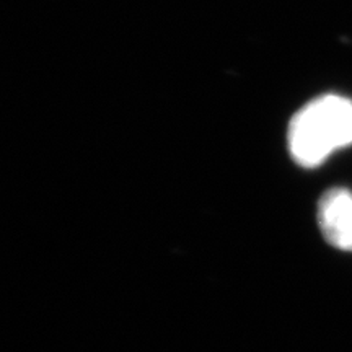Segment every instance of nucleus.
Here are the masks:
<instances>
[{"instance_id":"f257e3e1","label":"nucleus","mask_w":352,"mask_h":352,"mask_svg":"<svg viewBox=\"0 0 352 352\" xmlns=\"http://www.w3.org/2000/svg\"><path fill=\"white\" fill-rule=\"evenodd\" d=\"M287 144L303 168L320 166L333 152L352 144V101L340 95L310 101L290 121Z\"/></svg>"},{"instance_id":"f03ea898","label":"nucleus","mask_w":352,"mask_h":352,"mask_svg":"<svg viewBox=\"0 0 352 352\" xmlns=\"http://www.w3.org/2000/svg\"><path fill=\"white\" fill-rule=\"evenodd\" d=\"M318 226L324 240L334 248L352 252V192L333 188L318 202Z\"/></svg>"}]
</instances>
